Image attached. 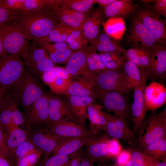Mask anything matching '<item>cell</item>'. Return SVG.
Instances as JSON below:
<instances>
[{
	"instance_id": "43",
	"label": "cell",
	"mask_w": 166,
	"mask_h": 166,
	"mask_svg": "<svg viewBox=\"0 0 166 166\" xmlns=\"http://www.w3.org/2000/svg\"><path fill=\"white\" fill-rule=\"evenodd\" d=\"M129 151L132 166H145L148 155L137 148H132Z\"/></svg>"
},
{
	"instance_id": "4",
	"label": "cell",
	"mask_w": 166,
	"mask_h": 166,
	"mask_svg": "<svg viewBox=\"0 0 166 166\" xmlns=\"http://www.w3.org/2000/svg\"><path fill=\"white\" fill-rule=\"evenodd\" d=\"M0 38L8 54L26 57L30 45L13 20L0 24Z\"/></svg>"
},
{
	"instance_id": "24",
	"label": "cell",
	"mask_w": 166,
	"mask_h": 166,
	"mask_svg": "<svg viewBox=\"0 0 166 166\" xmlns=\"http://www.w3.org/2000/svg\"><path fill=\"white\" fill-rule=\"evenodd\" d=\"M15 102L10 91L8 89L0 103V122L4 127L6 133L15 127L12 121L13 109Z\"/></svg>"
},
{
	"instance_id": "54",
	"label": "cell",
	"mask_w": 166,
	"mask_h": 166,
	"mask_svg": "<svg viewBox=\"0 0 166 166\" xmlns=\"http://www.w3.org/2000/svg\"><path fill=\"white\" fill-rule=\"evenodd\" d=\"M5 136L6 133L4 127L0 122V152L4 153L9 158L6 143Z\"/></svg>"
},
{
	"instance_id": "11",
	"label": "cell",
	"mask_w": 166,
	"mask_h": 166,
	"mask_svg": "<svg viewBox=\"0 0 166 166\" xmlns=\"http://www.w3.org/2000/svg\"><path fill=\"white\" fill-rule=\"evenodd\" d=\"M48 127L52 133L60 140L67 138H87L96 136L84 124L64 118Z\"/></svg>"
},
{
	"instance_id": "58",
	"label": "cell",
	"mask_w": 166,
	"mask_h": 166,
	"mask_svg": "<svg viewBox=\"0 0 166 166\" xmlns=\"http://www.w3.org/2000/svg\"><path fill=\"white\" fill-rule=\"evenodd\" d=\"M93 160L91 159H86L80 162V166H94Z\"/></svg>"
},
{
	"instance_id": "61",
	"label": "cell",
	"mask_w": 166,
	"mask_h": 166,
	"mask_svg": "<svg viewBox=\"0 0 166 166\" xmlns=\"http://www.w3.org/2000/svg\"><path fill=\"white\" fill-rule=\"evenodd\" d=\"M154 165L155 166H166V161H160L155 159Z\"/></svg>"
},
{
	"instance_id": "60",
	"label": "cell",
	"mask_w": 166,
	"mask_h": 166,
	"mask_svg": "<svg viewBox=\"0 0 166 166\" xmlns=\"http://www.w3.org/2000/svg\"><path fill=\"white\" fill-rule=\"evenodd\" d=\"M155 159L148 155V158L145 166H155Z\"/></svg>"
},
{
	"instance_id": "50",
	"label": "cell",
	"mask_w": 166,
	"mask_h": 166,
	"mask_svg": "<svg viewBox=\"0 0 166 166\" xmlns=\"http://www.w3.org/2000/svg\"><path fill=\"white\" fill-rule=\"evenodd\" d=\"M18 106L15 102L13 109L12 121V122L17 126H23L26 123L25 117L19 110Z\"/></svg>"
},
{
	"instance_id": "31",
	"label": "cell",
	"mask_w": 166,
	"mask_h": 166,
	"mask_svg": "<svg viewBox=\"0 0 166 166\" xmlns=\"http://www.w3.org/2000/svg\"><path fill=\"white\" fill-rule=\"evenodd\" d=\"M123 70L132 89L139 87L146 80L144 70L140 69L137 65L127 59Z\"/></svg>"
},
{
	"instance_id": "36",
	"label": "cell",
	"mask_w": 166,
	"mask_h": 166,
	"mask_svg": "<svg viewBox=\"0 0 166 166\" xmlns=\"http://www.w3.org/2000/svg\"><path fill=\"white\" fill-rule=\"evenodd\" d=\"M58 5L68 9L84 13H88L94 0H55Z\"/></svg>"
},
{
	"instance_id": "48",
	"label": "cell",
	"mask_w": 166,
	"mask_h": 166,
	"mask_svg": "<svg viewBox=\"0 0 166 166\" xmlns=\"http://www.w3.org/2000/svg\"><path fill=\"white\" fill-rule=\"evenodd\" d=\"M111 116L116 125L125 134L128 141L131 140L135 135L132 130L128 127L126 122L115 115H111Z\"/></svg>"
},
{
	"instance_id": "27",
	"label": "cell",
	"mask_w": 166,
	"mask_h": 166,
	"mask_svg": "<svg viewBox=\"0 0 166 166\" xmlns=\"http://www.w3.org/2000/svg\"><path fill=\"white\" fill-rule=\"evenodd\" d=\"M46 8L54 15L60 22L73 30H81L83 25L69 14L65 8L57 5L55 0H49Z\"/></svg>"
},
{
	"instance_id": "62",
	"label": "cell",
	"mask_w": 166,
	"mask_h": 166,
	"mask_svg": "<svg viewBox=\"0 0 166 166\" xmlns=\"http://www.w3.org/2000/svg\"><path fill=\"white\" fill-rule=\"evenodd\" d=\"M7 90V89L0 86V103L2 98Z\"/></svg>"
},
{
	"instance_id": "8",
	"label": "cell",
	"mask_w": 166,
	"mask_h": 166,
	"mask_svg": "<svg viewBox=\"0 0 166 166\" xmlns=\"http://www.w3.org/2000/svg\"><path fill=\"white\" fill-rule=\"evenodd\" d=\"M24 60L26 68L39 81L44 73L55 66L48 52L34 41L30 44Z\"/></svg>"
},
{
	"instance_id": "52",
	"label": "cell",
	"mask_w": 166,
	"mask_h": 166,
	"mask_svg": "<svg viewBox=\"0 0 166 166\" xmlns=\"http://www.w3.org/2000/svg\"><path fill=\"white\" fill-rule=\"evenodd\" d=\"M109 156H117L122 150V147L117 139H109Z\"/></svg>"
},
{
	"instance_id": "45",
	"label": "cell",
	"mask_w": 166,
	"mask_h": 166,
	"mask_svg": "<svg viewBox=\"0 0 166 166\" xmlns=\"http://www.w3.org/2000/svg\"><path fill=\"white\" fill-rule=\"evenodd\" d=\"M69 161L68 156L56 154L44 160L40 166H64Z\"/></svg>"
},
{
	"instance_id": "40",
	"label": "cell",
	"mask_w": 166,
	"mask_h": 166,
	"mask_svg": "<svg viewBox=\"0 0 166 166\" xmlns=\"http://www.w3.org/2000/svg\"><path fill=\"white\" fill-rule=\"evenodd\" d=\"M38 150L29 137L19 144L15 149L12 156L11 162L14 160L16 161L18 159Z\"/></svg>"
},
{
	"instance_id": "21",
	"label": "cell",
	"mask_w": 166,
	"mask_h": 166,
	"mask_svg": "<svg viewBox=\"0 0 166 166\" xmlns=\"http://www.w3.org/2000/svg\"><path fill=\"white\" fill-rule=\"evenodd\" d=\"M38 44L48 52L54 65L66 64L69 57L75 52L71 50L65 42L54 44L39 43Z\"/></svg>"
},
{
	"instance_id": "57",
	"label": "cell",
	"mask_w": 166,
	"mask_h": 166,
	"mask_svg": "<svg viewBox=\"0 0 166 166\" xmlns=\"http://www.w3.org/2000/svg\"><path fill=\"white\" fill-rule=\"evenodd\" d=\"M117 0H94L95 4L97 3L104 9L106 6Z\"/></svg>"
},
{
	"instance_id": "23",
	"label": "cell",
	"mask_w": 166,
	"mask_h": 166,
	"mask_svg": "<svg viewBox=\"0 0 166 166\" xmlns=\"http://www.w3.org/2000/svg\"><path fill=\"white\" fill-rule=\"evenodd\" d=\"M103 9L99 6L93 12L83 25L81 30L90 43L100 33L101 26L103 18Z\"/></svg>"
},
{
	"instance_id": "34",
	"label": "cell",
	"mask_w": 166,
	"mask_h": 166,
	"mask_svg": "<svg viewBox=\"0 0 166 166\" xmlns=\"http://www.w3.org/2000/svg\"><path fill=\"white\" fill-rule=\"evenodd\" d=\"M73 30L72 28L60 22L52 29L45 37L36 43L38 44L65 42L67 36Z\"/></svg>"
},
{
	"instance_id": "29",
	"label": "cell",
	"mask_w": 166,
	"mask_h": 166,
	"mask_svg": "<svg viewBox=\"0 0 166 166\" xmlns=\"http://www.w3.org/2000/svg\"><path fill=\"white\" fill-rule=\"evenodd\" d=\"M6 143L9 155L11 162L12 156L17 147L29 137L28 131L18 127L6 133Z\"/></svg>"
},
{
	"instance_id": "39",
	"label": "cell",
	"mask_w": 166,
	"mask_h": 166,
	"mask_svg": "<svg viewBox=\"0 0 166 166\" xmlns=\"http://www.w3.org/2000/svg\"><path fill=\"white\" fill-rule=\"evenodd\" d=\"M59 78H72L67 73L64 68L54 66L44 73L41 78L45 84L48 85Z\"/></svg>"
},
{
	"instance_id": "41",
	"label": "cell",
	"mask_w": 166,
	"mask_h": 166,
	"mask_svg": "<svg viewBox=\"0 0 166 166\" xmlns=\"http://www.w3.org/2000/svg\"><path fill=\"white\" fill-rule=\"evenodd\" d=\"M106 114L107 121L104 130L109 136L113 138L128 141L125 134L116 125L111 117V115L107 112Z\"/></svg>"
},
{
	"instance_id": "63",
	"label": "cell",
	"mask_w": 166,
	"mask_h": 166,
	"mask_svg": "<svg viewBox=\"0 0 166 166\" xmlns=\"http://www.w3.org/2000/svg\"><path fill=\"white\" fill-rule=\"evenodd\" d=\"M141 2L144 3L146 4H150L154 2V0H141Z\"/></svg>"
},
{
	"instance_id": "19",
	"label": "cell",
	"mask_w": 166,
	"mask_h": 166,
	"mask_svg": "<svg viewBox=\"0 0 166 166\" xmlns=\"http://www.w3.org/2000/svg\"><path fill=\"white\" fill-rule=\"evenodd\" d=\"M48 106L49 126L64 119L63 117L65 116L67 119L77 123L73 117L67 103L63 100L57 97L49 95Z\"/></svg>"
},
{
	"instance_id": "6",
	"label": "cell",
	"mask_w": 166,
	"mask_h": 166,
	"mask_svg": "<svg viewBox=\"0 0 166 166\" xmlns=\"http://www.w3.org/2000/svg\"><path fill=\"white\" fill-rule=\"evenodd\" d=\"M26 66L20 56L8 54L0 57V86L7 89L23 75Z\"/></svg>"
},
{
	"instance_id": "22",
	"label": "cell",
	"mask_w": 166,
	"mask_h": 166,
	"mask_svg": "<svg viewBox=\"0 0 166 166\" xmlns=\"http://www.w3.org/2000/svg\"><path fill=\"white\" fill-rule=\"evenodd\" d=\"M90 43V45L87 48L89 51L116 52L123 54L126 50L105 32L99 33L96 38Z\"/></svg>"
},
{
	"instance_id": "5",
	"label": "cell",
	"mask_w": 166,
	"mask_h": 166,
	"mask_svg": "<svg viewBox=\"0 0 166 166\" xmlns=\"http://www.w3.org/2000/svg\"><path fill=\"white\" fill-rule=\"evenodd\" d=\"M129 29L127 42L130 48L149 51L159 45L166 43L157 39L134 15Z\"/></svg>"
},
{
	"instance_id": "7",
	"label": "cell",
	"mask_w": 166,
	"mask_h": 166,
	"mask_svg": "<svg viewBox=\"0 0 166 166\" xmlns=\"http://www.w3.org/2000/svg\"><path fill=\"white\" fill-rule=\"evenodd\" d=\"M134 15L155 37L166 42V19L154 12L151 4L139 5Z\"/></svg>"
},
{
	"instance_id": "37",
	"label": "cell",
	"mask_w": 166,
	"mask_h": 166,
	"mask_svg": "<svg viewBox=\"0 0 166 166\" xmlns=\"http://www.w3.org/2000/svg\"><path fill=\"white\" fill-rule=\"evenodd\" d=\"M88 40L81 30H73L67 37L65 43L72 50L76 51L87 47Z\"/></svg>"
},
{
	"instance_id": "33",
	"label": "cell",
	"mask_w": 166,
	"mask_h": 166,
	"mask_svg": "<svg viewBox=\"0 0 166 166\" xmlns=\"http://www.w3.org/2000/svg\"><path fill=\"white\" fill-rule=\"evenodd\" d=\"M99 53L102 62L107 69L117 71L123 69L126 60L123 54L116 52Z\"/></svg>"
},
{
	"instance_id": "10",
	"label": "cell",
	"mask_w": 166,
	"mask_h": 166,
	"mask_svg": "<svg viewBox=\"0 0 166 166\" xmlns=\"http://www.w3.org/2000/svg\"><path fill=\"white\" fill-rule=\"evenodd\" d=\"M97 91V97L101 99L105 109L109 113L113 112L126 122L130 110L127 97L115 91H107L100 88Z\"/></svg>"
},
{
	"instance_id": "51",
	"label": "cell",
	"mask_w": 166,
	"mask_h": 166,
	"mask_svg": "<svg viewBox=\"0 0 166 166\" xmlns=\"http://www.w3.org/2000/svg\"><path fill=\"white\" fill-rule=\"evenodd\" d=\"M152 9L158 15L163 16L164 19L166 18V0H154L152 5Z\"/></svg>"
},
{
	"instance_id": "14",
	"label": "cell",
	"mask_w": 166,
	"mask_h": 166,
	"mask_svg": "<svg viewBox=\"0 0 166 166\" xmlns=\"http://www.w3.org/2000/svg\"><path fill=\"white\" fill-rule=\"evenodd\" d=\"M89 51L86 47L75 51L69 58L64 68L72 78L82 75L85 80L94 81L97 74L90 72L87 65L86 56Z\"/></svg>"
},
{
	"instance_id": "18",
	"label": "cell",
	"mask_w": 166,
	"mask_h": 166,
	"mask_svg": "<svg viewBox=\"0 0 166 166\" xmlns=\"http://www.w3.org/2000/svg\"><path fill=\"white\" fill-rule=\"evenodd\" d=\"M138 6L133 0H117L103 8V18H125L134 14Z\"/></svg>"
},
{
	"instance_id": "13",
	"label": "cell",
	"mask_w": 166,
	"mask_h": 166,
	"mask_svg": "<svg viewBox=\"0 0 166 166\" xmlns=\"http://www.w3.org/2000/svg\"><path fill=\"white\" fill-rule=\"evenodd\" d=\"M48 97L49 95L46 94L40 97L25 112L26 123L30 128L49 125Z\"/></svg>"
},
{
	"instance_id": "16",
	"label": "cell",
	"mask_w": 166,
	"mask_h": 166,
	"mask_svg": "<svg viewBox=\"0 0 166 166\" xmlns=\"http://www.w3.org/2000/svg\"><path fill=\"white\" fill-rule=\"evenodd\" d=\"M144 80L139 87L134 89V100L131 108L133 122L132 129L135 136L137 134L144 120L148 111L144 97V90L145 87Z\"/></svg>"
},
{
	"instance_id": "17",
	"label": "cell",
	"mask_w": 166,
	"mask_h": 166,
	"mask_svg": "<svg viewBox=\"0 0 166 166\" xmlns=\"http://www.w3.org/2000/svg\"><path fill=\"white\" fill-rule=\"evenodd\" d=\"M144 97L148 110L154 112L165 103L166 88L163 84L152 81L144 88Z\"/></svg>"
},
{
	"instance_id": "44",
	"label": "cell",
	"mask_w": 166,
	"mask_h": 166,
	"mask_svg": "<svg viewBox=\"0 0 166 166\" xmlns=\"http://www.w3.org/2000/svg\"><path fill=\"white\" fill-rule=\"evenodd\" d=\"M42 153L38 150L16 161V166H36Z\"/></svg>"
},
{
	"instance_id": "35",
	"label": "cell",
	"mask_w": 166,
	"mask_h": 166,
	"mask_svg": "<svg viewBox=\"0 0 166 166\" xmlns=\"http://www.w3.org/2000/svg\"><path fill=\"white\" fill-rule=\"evenodd\" d=\"M141 151L155 159L160 161H166V137L148 144Z\"/></svg>"
},
{
	"instance_id": "3",
	"label": "cell",
	"mask_w": 166,
	"mask_h": 166,
	"mask_svg": "<svg viewBox=\"0 0 166 166\" xmlns=\"http://www.w3.org/2000/svg\"><path fill=\"white\" fill-rule=\"evenodd\" d=\"M137 148L141 150L148 144L166 137V105L160 113L152 112L144 119L138 132Z\"/></svg>"
},
{
	"instance_id": "38",
	"label": "cell",
	"mask_w": 166,
	"mask_h": 166,
	"mask_svg": "<svg viewBox=\"0 0 166 166\" xmlns=\"http://www.w3.org/2000/svg\"><path fill=\"white\" fill-rule=\"evenodd\" d=\"M86 63L89 71L96 74L109 70L105 66L101 60L99 53L96 51H90L88 53L86 56Z\"/></svg>"
},
{
	"instance_id": "32",
	"label": "cell",
	"mask_w": 166,
	"mask_h": 166,
	"mask_svg": "<svg viewBox=\"0 0 166 166\" xmlns=\"http://www.w3.org/2000/svg\"><path fill=\"white\" fill-rule=\"evenodd\" d=\"M126 59L137 65L144 71L149 67L151 60L149 51L130 48L123 53Z\"/></svg>"
},
{
	"instance_id": "56",
	"label": "cell",
	"mask_w": 166,
	"mask_h": 166,
	"mask_svg": "<svg viewBox=\"0 0 166 166\" xmlns=\"http://www.w3.org/2000/svg\"><path fill=\"white\" fill-rule=\"evenodd\" d=\"M81 161L77 156L73 157L64 166H80Z\"/></svg>"
},
{
	"instance_id": "15",
	"label": "cell",
	"mask_w": 166,
	"mask_h": 166,
	"mask_svg": "<svg viewBox=\"0 0 166 166\" xmlns=\"http://www.w3.org/2000/svg\"><path fill=\"white\" fill-rule=\"evenodd\" d=\"M33 143L44 154V159L48 158L50 153L55 147L60 139L54 135L49 129L40 127L28 131Z\"/></svg>"
},
{
	"instance_id": "64",
	"label": "cell",
	"mask_w": 166,
	"mask_h": 166,
	"mask_svg": "<svg viewBox=\"0 0 166 166\" xmlns=\"http://www.w3.org/2000/svg\"><path fill=\"white\" fill-rule=\"evenodd\" d=\"M112 166H117L115 164ZM123 166H132L131 159H130Z\"/></svg>"
},
{
	"instance_id": "12",
	"label": "cell",
	"mask_w": 166,
	"mask_h": 166,
	"mask_svg": "<svg viewBox=\"0 0 166 166\" xmlns=\"http://www.w3.org/2000/svg\"><path fill=\"white\" fill-rule=\"evenodd\" d=\"M151 62L144 71L146 80L158 81L162 84L166 77V43L157 45L149 51Z\"/></svg>"
},
{
	"instance_id": "55",
	"label": "cell",
	"mask_w": 166,
	"mask_h": 166,
	"mask_svg": "<svg viewBox=\"0 0 166 166\" xmlns=\"http://www.w3.org/2000/svg\"><path fill=\"white\" fill-rule=\"evenodd\" d=\"M0 166H13L9 158L0 152Z\"/></svg>"
},
{
	"instance_id": "28",
	"label": "cell",
	"mask_w": 166,
	"mask_h": 166,
	"mask_svg": "<svg viewBox=\"0 0 166 166\" xmlns=\"http://www.w3.org/2000/svg\"><path fill=\"white\" fill-rule=\"evenodd\" d=\"M102 106L95 103H92L87 107V113L91 126V130L95 135L101 129L104 130L107 118L106 112L101 110Z\"/></svg>"
},
{
	"instance_id": "59",
	"label": "cell",
	"mask_w": 166,
	"mask_h": 166,
	"mask_svg": "<svg viewBox=\"0 0 166 166\" xmlns=\"http://www.w3.org/2000/svg\"><path fill=\"white\" fill-rule=\"evenodd\" d=\"M7 52L4 49L0 38V57L8 55Z\"/></svg>"
},
{
	"instance_id": "42",
	"label": "cell",
	"mask_w": 166,
	"mask_h": 166,
	"mask_svg": "<svg viewBox=\"0 0 166 166\" xmlns=\"http://www.w3.org/2000/svg\"><path fill=\"white\" fill-rule=\"evenodd\" d=\"M72 79L59 78L47 85L53 93L57 94H65L72 82Z\"/></svg>"
},
{
	"instance_id": "25",
	"label": "cell",
	"mask_w": 166,
	"mask_h": 166,
	"mask_svg": "<svg viewBox=\"0 0 166 166\" xmlns=\"http://www.w3.org/2000/svg\"><path fill=\"white\" fill-rule=\"evenodd\" d=\"M97 137L96 136L85 145L87 153L93 160L109 156V139L105 136Z\"/></svg>"
},
{
	"instance_id": "46",
	"label": "cell",
	"mask_w": 166,
	"mask_h": 166,
	"mask_svg": "<svg viewBox=\"0 0 166 166\" xmlns=\"http://www.w3.org/2000/svg\"><path fill=\"white\" fill-rule=\"evenodd\" d=\"M49 0H25L22 12H32L43 9Z\"/></svg>"
},
{
	"instance_id": "20",
	"label": "cell",
	"mask_w": 166,
	"mask_h": 166,
	"mask_svg": "<svg viewBox=\"0 0 166 166\" xmlns=\"http://www.w3.org/2000/svg\"><path fill=\"white\" fill-rule=\"evenodd\" d=\"M67 103L71 113L77 123L84 124V121L88 118L87 109L92 103H95L94 98L90 96H68Z\"/></svg>"
},
{
	"instance_id": "2",
	"label": "cell",
	"mask_w": 166,
	"mask_h": 166,
	"mask_svg": "<svg viewBox=\"0 0 166 166\" xmlns=\"http://www.w3.org/2000/svg\"><path fill=\"white\" fill-rule=\"evenodd\" d=\"M8 89L25 112L36 101L46 94L40 81L26 68L21 77Z\"/></svg>"
},
{
	"instance_id": "49",
	"label": "cell",
	"mask_w": 166,
	"mask_h": 166,
	"mask_svg": "<svg viewBox=\"0 0 166 166\" xmlns=\"http://www.w3.org/2000/svg\"><path fill=\"white\" fill-rule=\"evenodd\" d=\"M25 0H0V5L15 11L22 12Z\"/></svg>"
},
{
	"instance_id": "9",
	"label": "cell",
	"mask_w": 166,
	"mask_h": 166,
	"mask_svg": "<svg viewBox=\"0 0 166 166\" xmlns=\"http://www.w3.org/2000/svg\"><path fill=\"white\" fill-rule=\"evenodd\" d=\"M94 82L97 87L103 90L123 94H128L132 89L123 69L119 71L108 70L98 74Z\"/></svg>"
},
{
	"instance_id": "1",
	"label": "cell",
	"mask_w": 166,
	"mask_h": 166,
	"mask_svg": "<svg viewBox=\"0 0 166 166\" xmlns=\"http://www.w3.org/2000/svg\"><path fill=\"white\" fill-rule=\"evenodd\" d=\"M19 30L28 40L37 42L45 37L60 22L46 7L32 12H21L14 20Z\"/></svg>"
},
{
	"instance_id": "53",
	"label": "cell",
	"mask_w": 166,
	"mask_h": 166,
	"mask_svg": "<svg viewBox=\"0 0 166 166\" xmlns=\"http://www.w3.org/2000/svg\"><path fill=\"white\" fill-rule=\"evenodd\" d=\"M117 162L115 164L117 166H123L131 159V154L129 151L122 150L117 156Z\"/></svg>"
},
{
	"instance_id": "30",
	"label": "cell",
	"mask_w": 166,
	"mask_h": 166,
	"mask_svg": "<svg viewBox=\"0 0 166 166\" xmlns=\"http://www.w3.org/2000/svg\"><path fill=\"white\" fill-rule=\"evenodd\" d=\"M95 85L94 81L81 79L72 82L65 94L68 96H90L94 98L96 94L93 87Z\"/></svg>"
},
{
	"instance_id": "26",
	"label": "cell",
	"mask_w": 166,
	"mask_h": 166,
	"mask_svg": "<svg viewBox=\"0 0 166 166\" xmlns=\"http://www.w3.org/2000/svg\"><path fill=\"white\" fill-rule=\"evenodd\" d=\"M96 136L87 138H67L62 139L57 143L52 152L53 154H60L67 156L76 152L83 146L85 145Z\"/></svg>"
},
{
	"instance_id": "47",
	"label": "cell",
	"mask_w": 166,
	"mask_h": 166,
	"mask_svg": "<svg viewBox=\"0 0 166 166\" xmlns=\"http://www.w3.org/2000/svg\"><path fill=\"white\" fill-rule=\"evenodd\" d=\"M21 12L7 8L0 5V24L15 20Z\"/></svg>"
}]
</instances>
